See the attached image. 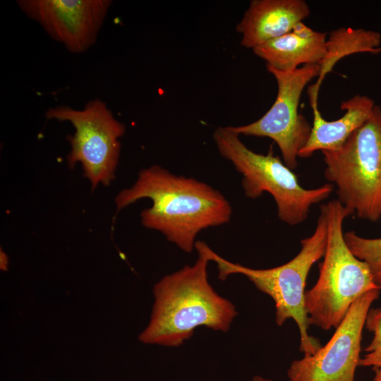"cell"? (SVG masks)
I'll return each instance as SVG.
<instances>
[{
    "instance_id": "cell-1",
    "label": "cell",
    "mask_w": 381,
    "mask_h": 381,
    "mask_svg": "<svg viewBox=\"0 0 381 381\" xmlns=\"http://www.w3.org/2000/svg\"><path fill=\"white\" fill-rule=\"evenodd\" d=\"M142 198L152 204L141 212V224L159 231L186 253L193 251L201 231L228 223L232 214L230 202L219 190L159 165L142 169L135 183L117 194L116 209Z\"/></svg>"
},
{
    "instance_id": "cell-2",
    "label": "cell",
    "mask_w": 381,
    "mask_h": 381,
    "mask_svg": "<svg viewBox=\"0 0 381 381\" xmlns=\"http://www.w3.org/2000/svg\"><path fill=\"white\" fill-rule=\"evenodd\" d=\"M195 248L198 258L193 265L163 277L155 285L150 320L139 336L144 344L177 347L199 327L227 332L237 315L236 306L210 284L207 255L199 246Z\"/></svg>"
},
{
    "instance_id": "cell-3",
    "label": "cell",
    "mask_w": 381,
    "mask_h": 381,
    "mask_svg": "<svg viewBox=\"0 0 381 381\" xmlns=\"http://www.w3.org/2000/svg\"><path fill=\"white\" fill-rule=\"evenodd\" d=\"M327 234L326 214L320 205L315 230L311 236L301 240L298 254L289 262L268 269H253L234 263L216 253L203 241H197L196 245L203 250L210 261L216 263L219 279L224 281L231 274H242L259 291L271 297L274 302L276 324L282 326L289 319L296 322L300 333L299 349L307 356L315 353L321 345L308 334L305 288L313 265L325 254Z\"/></svg>"
},
{
    "instance_id": "cell-4",
    "label": "cell",
    "mask_w": 381,
    "mask_h": 381,
    "mask_svg": "<svg viewBox=\"0 0 381 381\" xmlns=\"http://www.w3.org/2000/svg\"><path fill=\"white\" fill-rule=\"evenodd\" d=\"M327 219V244L315 284L305 293L310 325L337 328L351 305L366 292L380 289L368 264L349 248L343 225L350 213L337 200L321 205Z\"/></svg>"
},
{
    "instance_id": "cell-5",
    "label": "cell",
    "mask_w": 381,
    "mask_h": 381,
    "mask_svg": "<svg viewBox=\"0 0 381 381\" xmlns=\"http://www.w3.org/2000/svg\"><path fill=\"white\" fill-rule=\"evenodd\" d=\"M240 135L229 126L218 127L213 140L220 155L230 162L242 176L244 195L256 199L264 193L272 196L279 219L290 226L305 222L310 207L326 200L334 189L332 183L307 189L299 183L296 174L272 147L266 155L249 149Z\"/></svg>"
},
{
    "instance_id": "cell-6",
    "label": "cell",
    "mask_w": 381,
    "mask_h": 381,
    "mask_svg": "<svg viewBox=\"0 0 381 381\" xmlns=\"http://www.w3.org/2000/svg\"><path fill=\"white\" fill-rule=\"evenodd\" d=\"M324 175L351 215L381 218V107L336 150L322 151Z\"/></svg>"
},
{
    "instance_id": "cell-7",
    "label": "cell",
    "mask_w": 381,
    "mask_h": 381,
    "mask_svg": "<svg viewBox=\"0 0 381 381\" xmlns=\"http://www.w3.org/2000/svg\"><path fill=\"white\" fill-rule=\"evenodd\" d=\"M48 119L70 122L74 134L69 138L68 167L80 163L92 189L108 186L115 179L121 150L119 138L125 126L117 120L100 99L89 101L83 109L61 105L49 109Z\"/></svg>"
},
{
    "instance_id": "cell-8",
    "label": "cell",
    "mask_w": 381,
    "mask_h": 381,
    "mask_svg": "<svg viewBox=\"0 0 381 381\" xmlns=\"http://www.w3.org/2000/svg\"><path fill=\"white\" fill-rule=\"evenodd\" d=\"M277 80L278 91L271 108L250 123L229 126L238 135L267 137L278 146L283 162L294 170L298 165L299 151L308 142L312 126L298 112L303 90L320 73L318 64H306L293 71H280L267 66Z\"/></svg>"
},
{
    "instance_id": "cell-9",
    "label": "cell",
    "mask_w": 381,
    "mask_h": 381,
    "mask_svg": "<svg viewBox=\"0 0 381 381\" xmlns=\"http://www.w3.org/2000/svg\"><path fill=\"white\" fill-rule=\"evenodd\" d=\"M381 289L369 291L350 307L329 340L313 354L291 362L289 381H354L367 314Z\"/></svg>"
},
{
    "instance_id": "cell-10",
    "label": "cell",
    "mask_w": 381,
    "mask_h": 381,
    "mask_svg": "<svg viewBox=\"0 0 381 381\" xmlns=\"http://www.w3.org/2000/svg\"><path fill=\"white\" fill-rule=\"evenodd\" d=\"M19 8L70 52L80 54L96 42L109 0H20Z\"/></svg>"
},
{
    "instance_id": "cell-11",
    "label": "cell",
    "mask_w": 381,
    "mask_h": 381,
    "mask_svg": "<svg viewBox=\"0 0 381 381\" xmlns=\"http://www.w3.org/2000/svg\"><path fill=\"white\" fill-rule=\"evenodd\" d=\"M310 13L303 0H253L236 30L241 44L253 49L289 32Z\"/></svg>"
},
{
    "instance_id": "cell-12",
    "label": "cell",
    "mask_w": 381,
    "mask_h": 381,
    "mask_svg": "<svg viewBox=\"0 0 381 381\" xmlns=\"http://www.w3.org/2000/svg\"><path fill=\"white\" fill-rule=\"evenodd\" d=\"M327 33L302 22L289 32L253 49L266 66L280 71H293L300 65L320 64L325 55Z\"/></svg>"
},
{
    "instance_id": "cell-13",
    "label": "cell",
    "mask_w": 381,
    "mask_h": 381,
    "mask_svg": "<svg viewBox=\"0 0 381 381\" xmlns=\"http://www.w3.org/2000/svg\"><path fill=\"white\" fill-rule=\"evenodd\" d=\"M375 104L365 95H356L343 101L340 108L345 114L334 121L325 120L318 104L312 107L313 121L309 139L299 151L298 157H311L318 150H336L371 116Z\"/></svg>"
},
{
    "instance_id": "cell-14",
    "label": "cell",
    "mask_w": 381,
    "mask_h": 381,
    "mask_svg": "<svg viewBox=\"0 0 381 381\" xmlns=\"http://www.w3.org/2000/svg\"><path fill=\"white\" fill-rule=\"evenodd\" d=\"M381 35L362 28H340L329 32L326 41V52L320 62V73L316 82L307 90L310 107L318 104L320 88L326 75L342 58L357 53L377 54L381 52Z\"/></svg>"
},
{
    "instance_id": "cell-15",
    "label": "cell",
    "mask_w": 381,
    "mask_h": 381,
    "mask_svg": "<svg viewBox=\"0 0 381 381\" xmlns=\"http://www.w3.org/2000/svg\"><path fill=\"white\" fill-rule=\"evenodd\" d=\"M344 237L352 253L368 264L375 284L381 289V237L365 238L354 231L344 233Z\"/></svg>"
},
{
    "instance_id": "cell-16",
    "label": "cell",
    "mask_w": 381,
    "mask_h": 381,
    "mask_svg": "<svg viewBox=\"0 0 381 381\" xmlns=\"http://www.w3.org/2000/svg\"><path fill=\"white\" fill-rule=\"evenodd\" d=\"M365 327L373 334V338L365 349L360 366H381V308H370L367 314Z\"/></svg>"
},
{
    "instance_id": "cell-17",
    "label": "cell",
    "mask_w": 381,
    "mask_h": 381,
    "mask_svg": "<svg viewBox=\"0 0 381 381\" xmlns=\"http://www.w3.org/2000/svg\"><path fill=\"white\" fill-rule=\"evenodd\" d=\"M8 265V259L6 254L1 249L0 254V267L1 270H6Z\"/></svg>"
},
{
    "instance_id": "cell-18",
    "label": "cell",
    "mask_w": 381,
    "mask_h": 381,
    "mask_svg": "<svg viewBox=\"0 0 381 381\" xmlns=\"http://www.w3.org/2000/svg\"><path fill=\"white\" fill-rule=\"evenodd\" d=\"M375 373L373 381H381V366L373 368Z\"/></svg>"
},
{
    "instance_id": "cell-19",
    "label": "cell",
    "mask_w": 381,
    "mask_h": 381,
    "mask_svg": "<svg viewBox=\"0 0 381 381\" xmlns=\"http://www.w3.org/2000/svg\"><path fill=\"white\" fill-rule=\"evenodd\" d=\"M252 381H274V380L267 379L260 375H256L253 377Z\"/></svg>"
}]
</instances>
